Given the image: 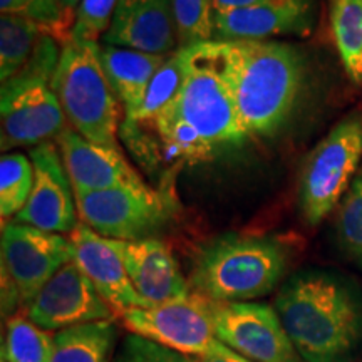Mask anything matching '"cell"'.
I'll return each mask as SVG.
<instances>
[{
  "mask_svg": "<svg viewBox=\"0 0 362 362\" xmlns=\"http://www.w3.org/2000/svg\"><path fill=\"white\" fill-rule=\"evenodd\" d=\"M202 47L228 84L250 138H270L288 124L309 86V61L297 45L210 40Z\"/></svg>",
  "mask_w": 362,
  "mask_h": 362,
  "instance_id": "obj_1",
  "label": "cell"
},
{
  "mask_svg": "<svg viewBox=\"0 0 362 362\" xmlns=\"http://www.w3.org/2000/svg\"><path fill=\"white\" fill-rule=\"evenodd\" d=\"M275 312L305 362H347L362 344V292L336 272L291 275L279 288Z\"/></svg>",
  "mask_w": 362,
  "mask_h": 362,
  "instance_id": "obj_2",
  "label": "cell"
},
{
  "mask_svg": "<svg viewBox=\"0 0 362 362\" xmlns=\"http://www.w3.org/2000/svg\"><path fill=\"white\" fill-rule=\"evenodd\" d=\"M146 128L155 131L165 158L185 163L206 161L250 139L228 84L202 44L189 47L188 76L178 96Z\"/></svg>",
  "mask_w": 362,
  "mask_h": 362,
  "instance_id": "obj_3",
  "label": "cell"
},
{
  "mask_svg": "<svg viewBox=\"0 0 362 362\" xmlns=\"http://www.w3.org/2000/svg\"><path fill=\"white\" fill-rule=\"evenodd\" d=\"M288 259L291 250L277 237L221 235L198 252L189 287L215 302H250L279 287Z\"/></svg>",
  "mask_w": 362,
  "mask_h": 362,
  "instance_id": "obj_4",
  "label": "cell"
},
{
  "mask_svg": "<svg viewBox=\"0 0 362 362\" xmlns=\"http://www.w3.org/2000/svg\"><path fill=\"white\" fill-rule=\"evenodd\" d=\"M61 56L56 37L44 33L27 64L2 84V151L19 146H39L57 138L66 128V116L51 88Z\"/></svg>",
  "mask_w": 362,
  "mask_h": 362,
  "instance_id": "obj_5",
  "label": "cell"
},
{
  "mask_svg": "<svg viewBox=\"0 0 362 362\" xmlns=\"http://www.w3.org/2000/svg\"><path fill=\"white\" fill-rule=\"evenodd\" d=\"M51 88L76 133L99 146L117 148L119 101L104 74L99 42L67 39Z\"/></svg>",
  "mask_w": 362,
  "mask_h": 362,
  "instance_id": "obj_6",
  "label": "cell"
},
{
  "mask_svg": "<svg viewBox=\"0 0 362 362\" xmlns=\"http://www.w3.org/2000/svg\"><path fill=\"white\" fill-rule=\"evenodd\" d=\"M362 112L344 116L302 163L298 210L307 225L317 226L336 210L361 168Z\"/></svg>",
  "mask_w": 362,
  "mask_h": 362,
  "instance_id": "obj_7",
  "label": "cell"
},
{
  "mask_svg": "<svg viewBox=\"0 0 362 362\" xmlns=\"http://www.w3.org/2000/svg\"><path fill=\"white\" fill-rule=\"evenodd\" d=\"M74 194L79 220L110 240L153 238L170 223L176 211L171 194L148 185Z\"/></svg>",
  "mask_w": 362,
  "mask_h": 362,
  "instance_id": "obj_8",
  "label": "cell"
},
{
  "mask_svg": "<svg viewBox=\"0 0 362 362\" xmlns=\"http://www.w3.org/2000/svg\"><path fill=\"white\" fill-rule=\"evenodd\" d=\"M200 297L216 337L237 354L252 362H305L270 305Z\"/></svg>",
  "mask_w": 362,
  "mask_h": 362,
  "instance_id": "obj_9",
  "label": "cell"
},
{
  "mask_svg": "<svg viewBox=\"0 0 362 362\" xmlns=\"http://www.w3.org/2000/svg\"><path fill=\"white\" fill-rule=\"evenodd\" d=\"M117 319L131 334L193 359L220 356L230 351L216 337L202 305V297L194 292L187 300L129 309L117 315Z\"/></svg>",
  "mask_w": 362,
  "mask_h": 362,
  "instance_id": "obj_10",
  "label": "cell"
},
{
  "mask_svg": "<svg viewBox=\"0 0 362 362\" xmlns=\"http://www.w3.org/2000/svg\"><path fill=\"white\" fill-rule=\"evenodd\" d=\"M2 272L12 280L22 304L29 305L40 288L74 259L71 238L35 226L6 221L0 238Z\"/></svg>",
  "mask_w": 362,
  "mask_h": 362,
  "instance_id": "obj_11",
  "label": "cell"
},
{
  "mask_svg": "<svg viewBox=\"0 0 362 362\" xmlns=\"http://www.w3.org/2000/svg\"><path fill=\"white\" fill-rule=\"evenodd\" d=\"M27 319L47 332L115 320L116 314L74 262L62 267L27 305Z\"/></svg>",
  "mask_w": 362,
  "mask_h": 362,
  "instance_id": "obj_12",
  "label": "cell"
},
{
  "mask_svg": "<svg viewBox=\"0 0 362 362\" xmlns=\"http://www.w3.org/2000/svg\"><path fill=\"white\" fill-rule=\"evenodd\" d=\"M34 187L25 206L13 221L51 233H72L79 225L78 205L61 153L52 143H42L30 151Z\"/></svg>",
  "mask_w": 362,
  "mask_h": 362,
  "instance_id": "obj_13",
  "label": "cell"
},
{
  "mask_svg": "<svg viewBox=\"0 0 362 362\" xmlns=\"http://www.w3.org/2000/svg\"><path fill=\"white\" fill-rule=\"evenodd\" d=\"M110 243L119 253L136 292L151 305L187 300L193 293L173 253L160 240H110Z\"/></svg>",
  "mask_w": 362,
  "mask_h": 362,
  "instance_id": "obj_14",
  "label": "cell"
},
{
  "mask_svg": "<svg viewBox=\"0 0 362 362\" xmlns=\"http://www.w3.org/2000/svg\"><path fill=\"white\" fill-rule=\"evenodd\" d=\"M317 24V0H270L260 6L215 13L214 40H267L307 35Z\"/></svg>",
  "mask_w": 362,
  "mask_h": 362,
  "instance_id": "obj_15",
  "label": "cell"
},
{
  "mask_svg": "<svg viewBox=\"0 0 362 362\" xmlns=\"http://www.w3.org/2000/svg\"><path fill=\"white\" fill-rule=\"evenodd\" d=\"M69 238L74 248L72 262L84 272L86 277L96 287L99 296L111 305L116 319L129 309L153 307L136 292L123 260L110 240L98 235L83 221H79Z\"/></svg>",
  "mask_w": 362,
  "mask_h": 362,
  "instance_id": "obj_16",
  "label": "cell"
},
{
  "mask_svg": "<svg viewBox=\"0 0 362 362\" xmlns=\"http://www.w3.org/2000/svg\"><path fill=\"white\" fill-rule=\"evenodd\" d=\"M56 139L74 193L146 185L136 170L131 168L119 148L90 143L67 126Z\"/></svg>",
  "mask_w": 362,
  "mask_h": 362,
  "instance_id": "obj_17",
  "label": "cell"
},
{
  "mask_svg": "<svg viewBox=\"0 0 362 362\" xmlns=\"http://www.w3.org/2000/svg\"><path fill=\"white\" fill-rule=\"evenodd\" d=\"M103 44L170 56L178 47L171 0H121Z\"/></svg>",
  "mask_w": 362,
  "mask_h": 362,
  "instance_id": "obj_18",
  "label": "cell"
},
{
  "mask_svg": "<svg viewBox=\"0 0 362 362\" xmlns=\"http://www.w3.org/2000/svg\"><path fill=\"white\" fill-rule=\"evenodd\" d=\"M99 59L112 93L129 116L141 106L149 83L168 56L99 44Z\"/></svg>",
  "mask_w": 362,
  "mask_h": 362,
  "instance_id": "obj_19",
  "label": "cell"
},
{
  "mask_svg": "<svg viewBox=\"0 0 362 362\" xmlns=\"http://www.w3.org/2000/svg\"><path fill=\"white\" fill-rule=\"evenodd\" d=\"M116 341L112 320L59 330L54 334L51 362H112Z\"/></svg>",
  "mask_w": 362,
  "mask_h": 362,
  "instance_id": "obj_20",
  "label": "cell"
},
{
  "mask_svg": "<svg viewBox=\"0 0 362 362\" xmlns=\"http://www.w3.org/2000/svg\"><path fill=\"white\" fill-rule=\"evenodd\" d=\"M188 69L189 47L176 49L173 54H170L149 83L141 106L133 115L126 116L123 129L146 128L151 124L155 117L178 96L185 81H187Z\"/></svg>",
  "mask_w": 362,
  "mask_h": 362,
  "instance_id": "obj_21",
  "label": "cell"
},
{
  "mask_svg": "<svg viewBox=\"0 0 362 362\" xmlns=\"http://www.w3.org/2000/svg\"><path fill=\"white\" fill-rule=\"evenodd\" d=\"M336 49L352 83L362 84V0H330Z\"/></svg>",
  "mask_w": 362,
  "mask_h": 362,
  "instance_id": "obj_22",
  "label": "cell"
},
{
  "mask_svg": "<svg viewBox=\"0 0 362 362\" xmlns=\"http://www.w3.org/2000/svg\"><path fill=\"white\" fill-rule=\"evenodd\" d=\"M39 22L25 16L2 13L0 17V81L7 83L27 64L42 34Z\"/></svg>",
  "mask_w": 362,
  "mask_h": 362,
  "instance_id": "obj_23",
  "label": "cell"
},
{
  "mask_svg": "<svg viewBox=\"0 0 362 362\" xmlns=\"http://www.w3.org/2000/svg\"><path fill=\"white\" fill-rule=\"evenodd\" d=\"M34 187V166L22 153H4L0 158V215L4 223L16 218L25 206Z\"/></svg>",
  "mask_w": 362,
  "mask_h": 362,
  "instance_id": "obj_24",
  "label": "cell"
},
{
  "mask_svg": "<svg viewBox=\"0 0 362 362\" xmlns=\"http://www.w3.org/2000/svg\"><path fill=\"white\" fill-rule=\"evenodd\" d=\"M54 336L25 317H11L4 341V362H51Z\"/></svg>",
  "mask_w": 362,
  "mask_h": 362,
  "instance_id": "obj_25",
  "label": "cell"
},
{
  "mask_svg": "<svg viewBox=\"0 0 362 362\" xmlns=\"http://www.w3.org/2000/svg\"><path fill=\"white\" fill-rule=\"evenodd\" d=\"M336 210L339 250L362 270V165Z\"/></svg>",
  "mask_w": 362,
  "mask_h": 362,
  "instance_id": "obj_26",
  "label": "cell"
},
{
  "mask_svg": "<svg viewBox=\"0 0 362 362\" xmlns=\"http://www.w3.org/2000/svg\"><path fill=\"white\" fill-rule=\"evenodd\" d=\"M178 49L205 44L215 37L214 0H171Z\"/></svg>",
  "mask_w": 362,
  "mask_h": 362,
  "instance_id": "obj_27",
  "label": "cell"
},
{
  "mask_svg": "<svg viewBox=\"0 0 362 362\" xmlns=\"http://www.w3.org/2000/svg\"><path fill=\"white\" fill-rule=\"evenodd\" d=\"M121 0H83L69 39L98 42L107 33Z\"/></svg>",
  "mask_w": 362,
  "mask_h": 362,
  "instance_id": "obj_28",
  "label": "cell"
},
{
  "mask_svg": "<svg viewBox=\"0 0 362 362\" xmlns=\"http://www.w3.org/2000/svg\"><path fill=\"white\" fill-rule=\"evenodd\" d=\"M112 362H194V359L136 334H129L116 351Z\"/></svg>",
  "mask_w": 362,
  "mask_h": 362,
  "instance_id": "obj_29",
  "label": "cell"
},
{
  "mask_svg": "<svg viewBox=\"0 0 362 362\" xmlns=\"http://www.w3.org/2000/svg\"><path fill=\"white\" fill-rule=\"evenodd\" d=\"M25 2L29 6L30 19L39 22L52 35L59 22L57 0H25Z\"/></svg>",
  "mask_w": 362,
  "mask_h": 362,
  "instance_id": "obj_30",
  "label": "cell"
},
{
  "mask_svg": "<svg viewBox=\"0 0 362 362\" xmlns=\"http://www.w3.org/2000/svg\"><path fill=\"white\" fill-rule=\"evenodd\" d=\"M81 2H83V0H57L59 22L56 30H54L52 34V37H56L57 42L64 44L66 40L69 39Z\"/></svg>",
  "mask_w": 362,
  "mask_h": 362,
  "instance_id": "obj_31",
  "label": "cell"
},
{
  "mask_svg": "<svg viewBox=\"0 0 362 362\" xmlns=\"http://www.w3.org/2000/svg\"><path fill=\"white\" fill-rule=\"evenodd\" d=\"M265 2H270V0H214V7H215V13H220V12L240 11V8H250Z\"/></svg>",
  "mask_w": 362,
  "mask_h": 362,
  "instance_id": "obj_32",
  "label": "cell"
},
{
  "mask_svg": "<svg viewBox=\"0 0 362 362\" xmlns=\"http://www.w3.org/2000/svg\"><path fill=\"white\" fill-rule=\"evenodd\" d=\"M0 11L11 16H25L30 17L29 6L25 0H0Z\"/></svg>",
  "mask_w": 362,
  "mask_h": 362,
  "instance_id": "obj_33",
  "label": "cell"
},
{
  "mask_svg": "<svg viewBox=\"0 0 362 362\" xmlns=\"http://www.w3.org/2000/svg\"><path fill=\"white\" fill-rule=\"evenodd\" d=\"M194 362H252L245 359L243 356L237 354V352L230 349L228 352L220 356H211V357H202V359H194Z\"/></svg>",
  "mask_w": 362,
  "mask_h": 362,
  "instance_id": "obj_34",
  "label": "cell"
}]
</instances>
